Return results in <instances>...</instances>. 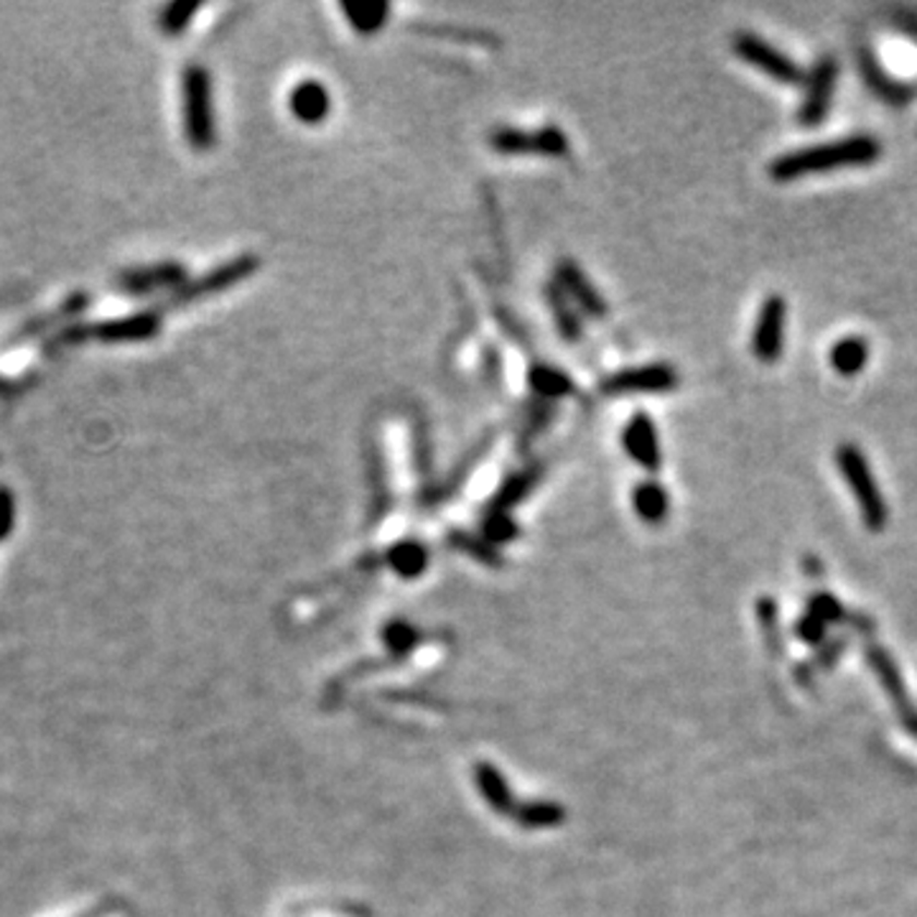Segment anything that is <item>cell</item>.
<instances>
[{
    "label": "cell",
    "instance_id": "4316f807",
    "mask_svg": "<svg viewBox=\"0 0 917 917\" xmlns=\"http://www.w3.org/2000/svg\"><path fill=\"white\" fill-rule=\"evenodd\" d=\"M553 419H556V406H553L551 400H541V398L530 400V406L526 411V421H522V429H520V446L533 444L535 438L551 426Z\"/></svg>",
    "mask_w": 917,
    "mask_h": 917
},
{
    "label": "cell",
    "instance_id": "3957f363",
    "mask_svg": "<svg viewBox=\"0 0 917 917\" xmlns=\"http://www.w3.org/2000/svg\"><path fill=\"white\" fill-rule=\"evenodd\" d=\"M161 335V314L158 312H138L131 316H118V319H105L95 324H72L51 339V347H80L85 342L102 345H128V342H150Z\"/></svg>",
    "mask_w": 917,
    "mask_h": 917
},
{
    "label": "cell",
    "instance_id": "44dd1931",
    "mask_svg": "<svg viewBox=\"0 0 917 917\" xmlns=\"http://www.w3.org/2000/svg\"><path fill=\"white\" fill-rule=\"evenodd\" d=\"M632 507L640 520H645L648 526H657V522L668 518L671 497L661 482L645 480L632 490Z\"/></svg>",
    "mask_w": 917,
    "mask_h": 917
},
{
    "label": "cell",
    "instance_id": "d590c367",
    "mask_svg": "<svg viewBox=\"0 0 917 917\" xmlns=\"http://www.w3.org/2000/svg\"><path fill=\"white\" fill-rule=\"evenodd\" d=\"M9 390H11V383L0 377V396H3V393H9Z\"/></svg>",
    "mask_w": 917,
    "mask_h": 917
},
{
    "label": "cell",
    "instance_id": "5b68a950",
    "mask_svg": "<svg viewBox=\"0 0 917 917\" xmlns=\"http://www.w3.org/2000/svg\"><path fill=\"white\" fill-rule=\"evenodd\" d=\"M257 270H261V257H257V255L245 253V255L232 257V261L217 265V268L204 273V276L186 280V283L181 286L179 291H173L169 299H166L164 312L184 309L194 301L212 299V295L230 291L232 286H238V283H242V280H248L250 276H255Z\"/></svg>",
    "mask_w": 917,
    "mask_h": 917
},
{
    "label": "cell",
    "instance_id": "6da1fadb",
    "mask_svg": "<svg viewBox=\"0 0 917 917\" xmlns=\"http://www.w3.org/2000/svg\"><path fill=\"white\" fill-rule=\"evenodd\" d=\"M882 156V143L871 135H848V138L829 141L823 146L798 148L791 154L777 156L770 164V179L793 181L810 177V173H829L841 169H859L871 166Z\"/></svg>",
    "mask_w": 917,
    "mask_h": 917
},
{
    "label": "cell",
    "instance_id": "8992f818",
    "mask_svg": "<svg viewBox=\"0 0 917 917\" xmlns=\"http://www.w3.org/2000/svg\"><path fill=\"white\" fill-rule=\"evenodd\" d=\"M732 49L741 62H747L749 67H755V70L764 72L768 77L780 82V85H787V87L806 85V77H808L806 70H803L793 57H787L785 51H780L777 47H772L770 41H764L762 36L749 34V32L734 34Z\"/></svg>",
    "mask_w": 917,
    "mask_h": 917
},
{
    "label": "cell",
    "instance_id": "484cf974",
    "mask_svg": "<svg viewBox=\"0 0 917 917\" xmlns=\"http://www.w3.org/2000/svg\"><path fill=\"white\" fill-rule=\"evenodd\" d=\"M200 9L202 5L194 3V0H173V3L164 5V9L158 11V28H161L166 36H181L192 26Z\"/></svg>",
    "mask_w": 917,
    "mask_h": 917
},
{
    "label": "cell",
    "instance_id": "ba28073f",
    "mask_svg": "<svg viewBox=\"0 0 917 917\" xmlns=\"http://www.w3.org/2000/svg\"><path fill=\"white\" fill-rule=\"evenodd\" d=\"M678 373L668 362H653V365L625 367L617 373L606 375L599 383V390L604 396H657V393H671L678 388Z\"/></svg>",
    "mask_w": 917,
    "mask_h": 917
},
{
    "label": "cell",
    "instance_id": "d6986e66",
    "mask_svg": "<svg viewBox=\"0 0 917 917\" xmlns=\"http://www.w3.org/2000/svg\"><path fill=\"white\" fill-rule=\"evenodd\" d=\"M528 385L530 390H533L535 398L541 400H551V403H556V400L571 396L576 390V383L574 377L564 373V370L556 367V365H548V362H530L528 367Z\"/></svg>",
    "mask_w": 917,
    "mask_h": 917
},
{
    "label": "cell",
    "instance_id": "7c38bea8",
    "mask_svg": "<svg viewBox=\"0 0 917 917\" xmlns=\"http://www.w3.org/2000/svg\"><path fill=\"white\" fill-rule=\"evenodd\" d=\"M867 661L871 665V671L877 673L879 684L890 696V701L894 703V709H897V716L900 722L905 724V729L917 737V709L913 707V701H909V693L905 688V680L900 676V668L897 663L892 661V655L886 653L882 645H867Z\"/></svg>",
    "mask_w": 917,
    "mask_h": 917
},
{
    "label": "cell",
    "instance_id": "277c9868",
    "mask_svg": "<svg viewBox=\"0 0 917 917\" xmlns=\"http://www.w3.org/2000/svg\"><path fill=\"white\" fill-rule=\"evenodd\" d=\"M836 467L844 482L852 490L856 503H859L861 520L871 533H879L884 530L886 518H890V510H886L884 495L879 490V482L874 480V472H871L869 459L864 457V451L856 444H841L836 449Z\"/></svg>",
    "mask_w": 917,
    "mask_h": 917
},
{
    "label": "cell",
    "instance_id": "e0dca14e",
    "mask_svg": "<svg viewBox=\"0 0 917 917\" xmlns=\"http://www.w3.org/2000/svg\"><path fill=\"white\" fill-rule=\"evenodd\" d=\"M288 108L303 125H319L331 112V93L319 80H303L291 89Z\"/></svg>",
    "mask_w": 917,
    "mask_h": 917
},
{
    "label": "cell",
    "instance_id": "836d02e7",
    "mask_svg": "<svg viewBox=\"0 0 917 917\" xmlns=\"http://www.w3.org/2000/svg\"><path fill=\"white\" fill-rule=\"evenodd\" d=\"M16 528V495L11 487L0 484V543L9 541Z\"/></svg>",
    "mask_w": 917,
    "mask_h": 917
},
{
    "label": "cell",
    "instance_id": "ac0fdd59",
    "mask_svg": "<svg viewBox=\"0 0 917 917\" xmlns=\"http://www.w3.org/2000/svg\"><path fill=\"white\" fill-rule=\"evenodd\" d=\"M543 474H545V464H543V461H535V464H528L526 469H520V472L510 474L503 484H499L497 495L492 497V503H490L487 510L490 512H507V515H510L512 507L520 505L522 499H526L530 495V492H533L538 487V482L543 480Z\"/></svg>",
    "mask_w": 917,
    "mask_h": 917
},
{
    "label": "cell",
    "instance_id": "30bf717a",
    "mask_svg": "<svg viewBox=\"0 0 917 917\" xmlns=\"http://www.w3.org/2000/svg\"><path fill=\"white\" fill-rule=\"evenodd\" d=\"M838 82V62L833 57H823L816 62L813 70L806 77V89H803V105L798 110V120L803 128H818L829 116L833 93H836Z\"/></svg>",
    "mask_w": 917,
    "mask_h": 917
},
{
    "label": "cell",
    "instance_id": "ffe728a7",
    "mask_svg": "<svg viewBox=\"0 0 917 917\" xmlns=\"http://www.w3.org/2000/svg\"><path fill=\"white\" fill-rule=\"evenodd\" d=\"M545 301H548V312L553 316V324H556L558 335L566 339V342H581L583 337V324H581V312L574 306V301L568 299L556 280L545 286Z\"/></svg>",
    "mask_w": 917,
    "mask_h": 917
},
{
    "label": "cell",
    "instance_id": "52a82bcc",
    "mask_svg": "<svg viewBox=\"0 0 917 917\" xmlns=\"http://www.w3.org/2000/svg\"><path fill=\"white\" fill-rule=\"evenodd\" d=\"M492 150L503 156H548L560 158L571 150L568 135L558 125H543L538 131L520 128H495L490 133Z\"/></svg>",
    "mask_w": 917,
    "mask_h": 917
},
{
    "label": "cell",
    "instance_id": "5bb4252c",
    "mask_svg": "<svg viewBox=\"0 0 917 917\" xmlns=\"http://www.w3.org/2000/svg\"><path fill=\"white\" fill-rule=\"evenodd\" d=\"M623 446L635 464L650 474H657L663 467L661 438H657L655 421L648 413H635L623 431Z\"/></svg>",
    "mask_w": 917,
    "mask_h": 917
},
{
    "label": "cell",
    "instance_id": "83f0119b",
    "mask_svg": "<svg viewBox=\"0 0 917 917\" xmlns=\"http://www.w3.org/2000/svg\"><path fill=\"white\" fill-rule=\"evenodd\" d=\"M421 34L438 36V39H449L459 44H476L484 49H497L499 39L495 34L482 32V28H457V26H419Z\"/></svg>",
    "mask_w": 917,
    "mask_h": 917
},
{
    "label": "cell",
    "instance_id": "4dcf8cb0",
    "mask_svg": "<svg viewBox=\"0 0 917 917\" xmlns=\"http://www.w3.org/2000/svg\"><path fill=\"white\" fill-rule=\"evenodd\" d=\"M808 612L825 625H829V623H846V619H848L844 604H841L836 596L825 594V591H816V594L808 599Z\"/></svg>",
    "mask_w": 917,
    "mask_h": 917
},
{
    "label": "cell",
    "instance_id": "8fae6325",
    "mask_svg": "<svg viewBox=\"0 0 917 917\" xmlns=\"http://www.w3.org/2000/svg\"><path fill=\"white\" fill-rule=\"evenodd\" d=\"M189 280L186 268L177 261H164L154 265H138L118 273L116 291L125 295H150L158 291H179Z\"/></svg>",
    "mask_w": 917,
    "mask_h": 917
},
{
    "label": "cell",
    "instance_id": "7a4b0ae2",
    "mask_svg": "<svg viewBox=\"0 0 917 917\" xmlns=\"http://www.w3.org/2000/svg\"><path fill=\"white\" fill-rule=\"evenodd\" d=\"M181 116H184L189 146L200 154L215 148V95H212L209 72L200 64H189L181 72Z\"/></svg>",
    "mask_w": 917,
    "mask_h": 917
},
{
    "label": "cell",
    "instance_id": "9c48e42d",
    "mask_svg": "<svg viewBox=\"0 0 917 917\" xmlns=\"http://www.w3.org/2000/svg\"><path fill=\"white\" fill-rule=\"evenodd\" d=\"M787 303L780 293H772L762 301L752 329V354L764 365H772L783 358L785 350Z\"/></svg>",
    "mask_w": 917,
    "mask_h": 917
},
{
    "label": "cell",
    "instance_id": "603a6c76",
    "mask_svg": "<svg viewBox=\"0 0 917 917\" xmlns=\"http://www.w3.org/2000/svg\"><path fill=\"white\" fill-rule=\"evenodd\" d=\"M367 480L373 487L370 503H373V518L381 520L385 512H390V482H388V461H385L381 446L370 442L367 446Z\"/></svg>",
    "mask_w": 917,
    "mask_h": 917
},
{
    "label": "cell",
    "instance_id": "f1b7e54d",
    "mask_svg": "<svg viewBox=\"0 0 917 917\" xmlns=\"http://www.w3.org/2000/svg\"><path fill=\"white\" fill-rule=\"evenodd\" d=\"M757 617H760V627L764 632V640H768V648L772 655H783V638H780V615H777V602L772 596H762L757 602Z\"/></svg>",
    "mask_w": 917,
    "mask_h": 917
},
{
    "label": "cell",
    "instance_id": "f546056e",
    "mask_svg": "<svg viewBox=\"0 0 917 917\" xmlns=\"http://www.w3.org/2000/svg\"><path fill=\"white\" fill-rule=\"evenodd\" d=\"M426 548L415 541L398 543L396 548H390L388 560L398 568L400 574H419L423 566H426Z\"/></svg>",
    "mask_w": 917,
    "mask_h": 917
},
{
    "label": "cell",
    "instance_id": "d6a6232c",
    "mask_svg": "<svg viewBox=\"0 0 917 917\" xmlns=\"http://www.w3.org/2000/svg\"><path fill=\"white\" fill-rule=\"evenodd\" d=\"M451 543L457 545L459 551H464V553H472L474 558H480V560H484V564H497V553H495V548H492L490 543H484V541H480V538H474V535H469V533H451Z\"/></svg>",
    "mask_w": 917,
    "mask_h": 917
},
{
    "label": "cell",
    "instance_id": "4fadbf2b",
    "mask_svg": "<svg viewBox=\"0 0 917 917\" xmlns=\"http://www.w3.org/2000/svg\"><path fill=\"white\" fill-rule=\"evenodd\" d=\"M556 283L564 288V293L574 301V306L583 312L591 319H604L610 314V306H606V299L596 291V286L591 283L587 273L571 257H560L556 265Z\"/></svg>",
    "mask_w": 917,
    "mask_h": 917
},
{
    "label": "cell",
    "instance_id": "9a60e30c",
    "mask_svg": "<svg viewBox=\"0 0 917 917\" xmlns=\"http://www.w3.org/2000/svg\"><path fill=\"white\" fill-rule=\"evenodd\" d=\"M89 301H93L89 299V293H82V291L67 295L55 312L39 314V316H34V319H28L24 327H21L16 335L9 339V347L32 342V339H39L41 335H47V331H62L67 327H72L74 319H80V316L87 312Z\"/></svg>",
    "mask_w": 917,
    "mask_h": 917
},
{
    "label": "cell",
    "instance_id": "cb8c5ba5",
    "mask_svg": "<svg viewBox=\"0 0 917 917\" xmlns=\"http://www.w3.org/2000/svg\"><path fill=\"white\" fill-rule=\"evenodd\" d=\"M342 13L350 26L362 36H373L388 24L390 3L383 0H367V3H342Z\"/></svg>",
    "mask_w": 917,
    "mask_h": 917
},
{
    "label": "cell",
    "instance_id": "1f68e13d",
    "mask_svg": "<svg viewBox=\"0 0 917 917\" xmlns=\"http://www.w3.org/2000/svg\"><path fill=\"white\" fill-rule=\"evenodd\" d=\"M413 461H415V472H419L421 480H429L431 476V469H434V454H431V442H429V429L423 426V423H415V431H413Z\"/></svg>",
    "mask_w": 917,
    "mask_h": 917
},
{
    "label": "cell",
    "instance_id": "7402d4cb",
    "mask_svg": "<svg viewBox=\"0 0 917 917\" xmlns=\"http://www.w3.org/2000/svg\"><path fill=\"white\" fill-rule=\"evenodd\" d=\"M829 362L833 373H838L841 377H856L869 362V342L859 335L838 339V342L831 347Z\"/></svg>",
    "mask_w": 917,
    "mask_h": 917
},
{
    "label": "cell",
    "instance_id": "2e32d148",
    "mask_svg": "<svg viewBox=\"0 0 917 917\" xmlns=\"http://www.w3.org/2000/svg\"><path fill=\"white\" fill-rule=\"evenodd\" d=\"M492 446H495V431H490V434H484L480 442H476L472 449H469L464 457H461L457 464H454V469L449 472V476H446V480L438 484V487H434V490H429V495H426V503L429 505H438V503H446V499H451L454 495H457V492L464 487V482L469 480V476H472V472L476 467L482 464L484 461V457H487V454L492 451Z\"/></svg>",
    "mask_w": 917,
    "mask_h": 917
},
{
    "label": "cell",
    "instance_id": "d4e9b609",
    "mask_svg": "<svg viewBox=\"0 0 917 917\" xmlns=\"http://www.w3.org/2000/svg\"><path fill=\"white\" fill-rule=\"evenodd\" d=\"M861 72H864V80H867V85L890 105H905L909 97H913V89H909L907 85H900V82H894L892 77H886L882 67H879L874 62V57L867 55V51H861Z\"/></svg>",
    "mask_w": 917,
    "mask_h": 917
},
{
    "label": "cell",
    "instance_id": "e575fe53",
    "mask_svg": "<svg viewBox=\"0 0 917 917\" xmlns=\"http://www.w3.org/2000/svg\"><path fill=\"white\" fill-rule=\"evenodd\" d=\"M795 635H798L803 642H808V645H821L825 638V623L806 612V615L798 619V625H795Z\"/></svg>",
    "mask_w": 917,
    "mask_h": 917
}]
</instances>
